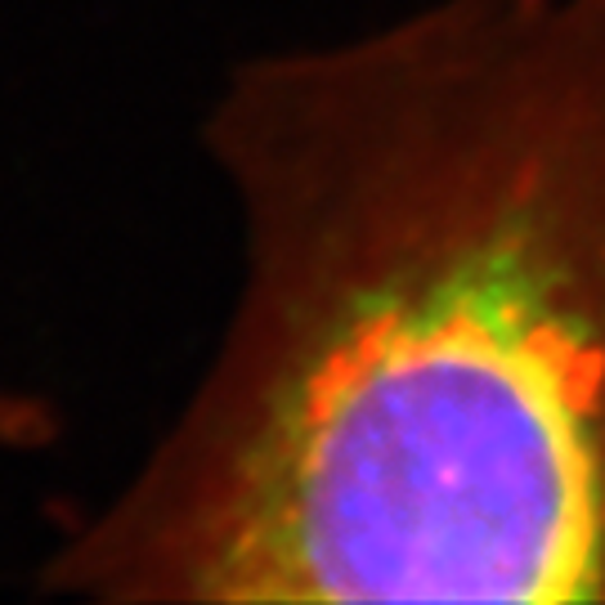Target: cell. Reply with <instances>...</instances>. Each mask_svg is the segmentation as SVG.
Listing matches in <instances>:
<instances>
[{
	"instance_id": "2",
	"label": "cell",
	"mask_w": 605,
	"mask_h": 605,
	"mask_svg": "<svg viewBox=\"0 0 605 605\" xmlns=\"http://www.w3.org/2000/svg\"><path fill=\"white\" fill-rule=\"evenodd\" d=\"M50 435H54V418H50V408L41 399L0 386V448L5 453L41 448Z\"/></svg>"
},
{
	"instance_id": "1",
	"label": "cell",
	"mask_w": 605,
	"mask_h": 605,
	"mask_svg": "<svg viewBox=\"0 0 605 605\" xmlns=\"http://www.w3.org/2000/svg\"><path fill=\"white\" fill-rule=\"evenodd\" d=\"M247 287L50 556L95 601H605V0H440L247 63Z\"/></svg>"
}]
</instances>
